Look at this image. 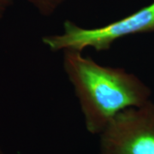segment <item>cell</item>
Segmentation results:
<instances>
[{
	"label": "cell",
	"instance_id": "cell-6",
	"mask_svg": "<svg viewBox=\"0 0 154 154\" xmlns=\"http://www.w3.org/2000/svg\"><path fill=\"white\" fill-rule=\"evenodd\" d=\"M0 154H5L4 152H3V150L1 149V147H0Z\"/></svg>",
	"mask_w": 154,
	"mask_h": 154
},
{
	"label": "cell",
	"instance_id": "cell-1",
	"mask_svg": "<svg viewBox=\"0 0 154 154\" xmlns=\"http://www.w3.org/2000/svg\"><path fill=\"white\" fill-rule=\"evenodd\" d=\"M63 68L91 134L99 136L122 111L152 100V89L136 75L100 64L82 51H63Z\"/></svg>",
	"mask_w": 154,
	"mask_h": 154
},
{
	"label": "cell",
	"instance_id": "cell-2",
	"mask_svg": "<svg viewBox=\"0 0 154 154\" xmlns=\"http://www.w3.org/2000/svg\"><path fill=\"white\" fill-rule=\"evenodd\" d=\"M153 32L154 2L128 17L98 28H83L66 20L62 33L44 36L42 42L52 52L83 51L87 48L104 52L121 38Z\"/></svg>",
	"mask_w": 154,
	"mask_h": 154
},
{
	"label": "cell",
	"instance_id": "cell-3",
	"mask_svg": "<svg viewBox=\"0 0 154 154\" xmlns=\"http://www.w3.org/2000/svg\"><path fill=\"white\" fill-rule=\"evenodd\" d=\"M99 138V154H154V101L122 111Z\"/></svg>",
	"mask_w": 154,
	"mask_h": 154
},
{
	"label": "cell",
	"instance_id": "cell-5",
	"mask_svg": "<svg viewBox=\"0 0 154 154\" xmlns=\"http://www.w3.org/2000/svg\"><path fill=\"white\" fill-rule=\"evenodd\" d=\"M13 0H0V19L4 17L7 9L12 5Z\"/></svg>",
	"mask_w": 154,
	"mask_h": 154
},
{
	"label": "cell",
	"instance_id": "cell-4",
	"mask_svg": "<svg viewBox=\"0 0 154 154\" xmlns=\"http://www.w3.org/2000/svg\"><path fill=\"white\" fill-rule=\"evenodd\" d=\"M43 17H51L63 3L69 0H28Z\"/></svg>",
	"mask_w": 154,
	"mask_h": 154
}]
</instances>
